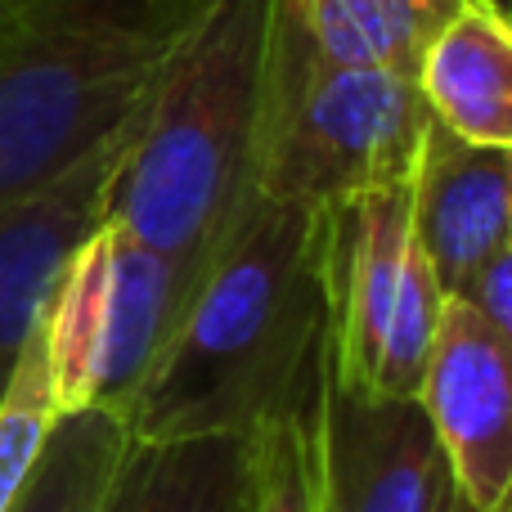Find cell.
Wrapping results in <instances>:
<instances>
[{
	"instance_id": "6da1fadb",
	"label": "cell",
	"mask_w": 512,
	"mask_h": 512,
	"mask_svg": "<svg viewBox=\"0 0 512 512\" xmlns=\"http://www.w3.org/2000/svg\"><path fill=\"white\" fill-rule=\"evenodd\" d=\"M328 230L333 207L256 194L135 391L131 441L256 436L315 400L328 364Z\"/></svg>"
},
{
	"instance_id": "7a4b0ae2",
	"label": "cell",
	"mask_w": 512,
	"mask_h": 512,
	"mask_svg": "<svg viewBox=\"0 0 512 512\" xmlns=\"http://www.w3.org/2000/svg\"><path fill=\"white\" fill-rule=\"evenodd\" d=\"M274 0H216L131 135L104 221L167 256L189 288L256 203V104Z\"/></svg>"
},
{
	"instance_id": "3957f363",
	"label": "cell",
	"mask_w": 512,
	"mask_h": 512,
	"mask_svg": "<svg viewBox=\"0 0 512 512\" xmlns=\"http://www.w3.org/2000/svg\"><path fill=\"white\" fill-rule=\"evenodd\" d=\"M427 126L414 77L328 59L297 0H274L256 104V194L342 207L409 189Z\"/></svg>"
},
{
	"instance_id": "277c9868",
	"label": "cell",
	"mask_w": 512,
	"mask_h": 512,
	"mask_svg": "<svg viewBox=\"0 0 512 512\" xmlns=\"http://www.w3.org/2000/svg\"><path fill=\"white\" fill-rule=\"evenodd\" d=\"M198 27L99 23L32 36L0 59V212L135 126Z\"/></svg>"
},
{
	"instance_id": "5b68a950",
	"label": "cell",
	"mask_w": 512,
	"mask_h": 512,
	"mask_svg": "<svg viewBox=\"0 0 512 512\" xmlns=\"http://www.w3.org/2000/svg\"><path fill=\"white\" fill-rule=\"evenodd\" d=\"M445 292L409 230V189L333 207L328 373L360 396L418 400Z\"/></svg>"
},
{
	"instance_id": "8992f818",
	"label": "cell",
	"mask_w": 512,
	"mask_h": 512,
	"mask_svg": "<svg viewBox=\"0 0 512 512\" xmlns=\"http://www.w3.org/2000/svg\"><path fill=\"white\" fill-rule=\"evenodd\" d=\"M418 405L468 508L512 512V346L463 297L441 306Z\"/></svg>"
},
{
	"instance_id": "52a82bcc",
	"label": "cell",
	"mask_w": 512,
	"mask_h": 512,
	"mask_svg": "<svg viewBox=\"0 0 512 512\" xmlns=\"http://www.w3.org/2000/svg\"><path fill=\"white\" fill-rule=\"evenodd\" d=\"M454 495L445 450L418 400L360 396L324 364L319 396V508L441 512Z\"/></svg>"
},
{
	"instance_id": "ba28073f",
	"label": "cell",
	"mask_w": 512,
	"mask_h": 512,
	"mask_svg": "<svg viewBox=\"0 0 512 512\" xmlns=\"http://www.w3.org/2000/svg\"><path fill=\"white\" fill-rule=\"evenodd\" d=\"M135 126L99 144L54 185L36 189L0 212V396L50 306L63 265L104 221L108 194H113L117 167L131 149Z\"/></svg>"
},
{
	"instance_id": "9c48e42d",
	"label": "cell",
	"mask_w": 512,
	"mask_h": 512,
	"mask_svg": "<svg viewBox=\"0 0 512 512\" xmlns=\"http://www.w3.org/2000/svg\"><path fill=\"white\" fill-rule=\"evenodd\" d=\"M512 153L481 149L441 122L427 126L409 176V230L445 297H463L472 279L508 248Z\"/></svg>"
},
{
	"instance_id": "30bf717a",
	"label": "cell",
	"mask_w": 512,
	"mask_h": 512,
	"mask_svg": "<svg viewBox=\"0 0 512 512\" xmlns=\"http://www.w3.org/2000/svg\"><path fill=\"white\" fill-rule=\"evenodd\" d=\"M418 90L450 135L512 153V14L463 0L418 63Z\"/></svg>"
},
{
	"instance_id": "8fae6325",
	"label": "cell",
	"mask_w": 512,
	"mask_h": 512,
	"mask_svg": "<svg viewBox=\"0 0 512 512\" xmlns=\"http://www.w3.org/2000/svg\"><path fill=\"white\" fill-rule=\"evenodd\" d=\"M108 225V292H104V337L95 360V409H113L126 418L135 391L144 387L153 360L162 355L171 328L180 324L189 297V279L167 261L135 243L126 230Z\"/></svg>"
},
{
	"instance_id": "7c38bea8",
	"label": "cell",
	"mask_w": 512,
	"mask_h": 512,
	"mask_svg": "<svg viewBox=\"0 0 512 512\" xmlns=\"http://www.w3.org/2000/svg\"><path fill=\"white\" fill-rule=\"evenodd\" d=\"M256 436L131 441L104 512H252Z\"/></svg>"
},
{
	"instance_id": "4fadbf2b",
	"label": "cell",
	"mask_w": 512,
	"mask_h": 512,
	"mask_svg": "<svg viewBox=\"0 0 512 512\" xmlns=\"http://www.w3.org/2000/svg\"><path fill=\"white\" fill-rule=\"evenodd\" d=\"M459 5L463 0H297L310 36L328 59L405 77H418L427 45Z\"/></svg>"
},
{
	"instance_id": "5bb4252c",
	"label": "cell",
	"mask_w": 512,
	"mask_h": 512,
	"mask_svg": "<svg viewBox=\"0 0 512 512\" xmlns=\"http://www.w3.org/2000/svg\"><path fill=\"white\" fill-rule=\"evenodd\" d=\"M131 427L113 409H77L54 418L45 450L9 512H104Z\"/></svg>"
},
{
	"instance_id": "9a60e30c",
	"label": "cell",
	"mask_w": 512,
	"mask_h": 512,
	"mask_svg": "<svg viewBox=\"0 0 512 512\" xmlns=\"http://www.w3.org/2000/svg\"><path fill=\"white\" fill-rule=\"evenodd\" d=\"M54 418H59V409H54L50 360H45V337L36 324L32 342L23 346L14 378L0 396V512H9L14 499L23 495Z\"/></svg>"
},
{
	"instance_id": "2e32d148",
	"label": "cell",
	"mask_w": 512,
	"mask_h": 512,
	"mask_svg": "<svg viewBox=\"0 0 512 512\" xmlns=\"http://www.w3.org/2000/svg\"><path fill=\"white\" fill-rule=\"evenodd\" d=\"M319 382L315 400L256 432V508L252 512H324L319 508Z\"/></svg>"
},
{
	"instance_id": "e0dca14e",
	"label": "cell",
	"mask_w": 512,
	"mask_h": 512,
	"mask_svg": "<svg viewBox=\"0 0 512 512\" xmlns=\"http://www.w3.org/2000/svg\"><path fill=\"white\" fill-rule=\"evenodd\" d=\"M463 301L512 346V243L463 288Z\"/></svg>"
},
{
	"instance_id": "ac0fdd59",
	"label": "cell",
	"mask_w": 512,
	"mask_h": 512,
	"mask_svg": "<svg viewBox=\"0 0 512 512\" xmlns=\"http://www.w3.org/2000/svg\"><path fill=\"white\" fill-rule=\"evenodd\" d=\"M441 512H477V508H468V499H463L459 490H454V495L445 499V508H441Z\"/></svg>"
},
{
	"instance_id": "d6986e66",
	"label": "cell",
	"mask_w": 512,
	"mask_h": 512,
	"mask_svg": "<svg viewBox=\"0 0 512 512\" xmlns=\"http://www.w3.org/2000/svg\"><path fill=\"white\" fill-rule=\"evenodd\" d=\"M495 5H499V9H508V14H512V0H495Z\"/></svg>"
},
{
	"instance_id": "ffe728a7",
	"label": "cell",
	"mask_w": 512,
	"mask_h": 512,
	"mask_svg": "<svg viewBox=\"0 0 512 512\" xmlns=\"http://www.w3.org/2000/svg\"><path fill=\"white\" fill-rule=\"evenodd\" d=\"M508 243H512V216H508Z\"/></svg>"
}]
</instances>
